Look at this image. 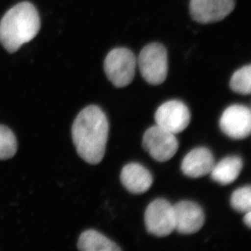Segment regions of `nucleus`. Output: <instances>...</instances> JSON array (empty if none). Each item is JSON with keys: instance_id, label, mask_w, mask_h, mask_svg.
<instances>
[{"instance_id": "obj_5", "label": "nucleus", "mask_w": 251, "mask_h": 251, "mask_svg": "<svg viewBox=\"0 0 251 251\" xmlns=\"http://www.w3.org/2000/svg\"><path fill=\"white\" fill-rule=\"evenodd\" d=\"M142 146L145 151L156 161L166 162L177 152L179 143L175 134L156 125L145 132Z\"/></svg>"}, {"instance_id": "obj_9", "label": "nucleus", "mask_w": 251, "mask_h": 251, "mask_svg": "<svg viewBox=\"0 0 251 251\" xmlns=\"http://www.w3.org/2000/svg\"><path fill=\"white\" fill-rule=\"evenodd\" d=\"M234 0H190L192 19L201 24L221 22L234 10Z\"/></svg>"}, {"instance_id": "obj_1", "label": "nucleus", "mask_w": 251, "mask_h": 251, "mask_svg": "<svg viewBox=\"0 0 251 251\" xmlns=\"http://www.w3.org/2000/svg\"><path fill=\"white\" fill-rule=\"evenodd\" d=\"M108 133V120L100 107L90 105L81 110L72 127V138L79 156L88 164H100L105 155Z\"/></svg>"}, {"instance_id": "obj_11", "label": "nucleus", "mask_w": 251, "mask_h": 251, "mask_svg": "<svg viewBox=\"0 0 251 251\" xmlns=\"http://www.w3.org/2000/svg\"><path fill=\"white\" fill-rule=\"evenodd\" d=\"M214 165L215 158L211 151L205 147H198L183 159L181 171L189 177H202L211 173Z\"/></svg>"}, {"instance_id": "obj_8", "label": "nucleus", "mask_w": 251, "mask_h": 251, "mask_svg": "<svg viewBox=\"0 0 251 251\" xmlns=\"http://www.w3.org/2000/svg\"><path fill=\"white\" fill-rule=\"evenodd\" d=\"M220 127L225 135L232 139H244L249 137L251 130L249 107L241 104L229 106L221 116Z\"/></svg>"}, {"instance_id": "obj_7", "label": "nucleus", "mask_w": 251, "mask_h": 251, "mask_svg": "<svg viewBox=\"0 0 251 251\" xmlns=\"http://www.w3.org/2000/svg\"><path fill=\"white\" fill-rule=\"evenodd\" d=\"M190 110L184 102L179 100L164 102L154 115L157 126L173 134L185 130L190 125Z\"/></svg>"}, {"instance_id": "obj_13", "label": "nucleus", "mask_w": 251, "mask_h": 251, "mask_svg": "<svg viewBox=\"0 0 251 251\" xmlns=\"http://www.w3.org/2000/svg\"><path fill=\"white\" fill-rule=\"evenodd\" d=\"M243 168V161L239 156H228L214 165L211 174L212 180L222 185L234 182Z\"/></svg>"}, {"instance_id": "obj_17", "label": "nucleus", "mask_w": 251, "mask_h": 251, "mask_svg": "<svg viewBox=\"0 0 251 251\" xmlns=\"http://www.w3.org/2000/svg\"><path fill=\"white\" fill-rule=\"evenodd\" d=\"M231 206L235 211L246 213L251 211V186H245L235 190L231 196Z\"/></svg>"}, {"instance_id": "obj_4", "label": "nucleus", "mask_w": 251, "mask_h": 251, "mask_svg": "<svg viewBox=\"0 0 251 251\" xmlns=\"http://www.w3.org/2000/svg\"><path fill=\"white\" fill-rule=\"evenodd\" d=\"M103 67L106 76L116 87H126L134 78L137 58L128 48H114L105 58Z\"/></svg>"}, {"instance_id": "obj_16", "label": "nucleus", "mask_w": 251, "mask_h": 251, "mask_svg": "<svg viewBox=\"0 0 251 251\" xmlns=\"http://www.w3.org/2000/svg\"><path fill=\"white\" fill-rule=\"evenodd\" d=\"M17 138L7 126L0 125V159H7L17 153Z\"/></svg>"}, {"instance_id": "obj_12", "label": "nucleus", "mask_w": 251, "mask_h": 251, "mask_svg": "<svg viewBox=\"0 0 251 251\" xmlns=\"http://www.w3.org/2000/svg\"><path fill=\"white\" fill-rule=\"evenodd\" d=\"M121 181L129 192L142 195L151 187L153 177L150 171L142 164L130 163L121 171Z\"/></svg>"}, {"instance_id": "obj_3", "label": "nucleus", "mask_w": 251, "mask_h": 251, "mask_svg": "<svg viewBox=\"0 0 251 251\" xmlns=\"http://www.w3.org/2000/svg\"><path fill=\"white\" fill-rule=\"evenodd\" d=\"M137 64L147 83L152 85L164 83L168 73L166 48L161 43H150L140 53Z\"/></svg>"}, {"instance_id": "obj_15", "label": "nucleus", "mask_w": 251, "mask_h": 251, "mask_svg": "<svg viewBox=\"0 0 251 251\" xmlns=\"http://www.w3.org/2000/svg\"><path fill=\"white\" fill-rule=\"evenodd\" d=\"M230 88L233 92L250 95L251 92V66L242 67L235 72L230 81Z\"/></svg>"}, {"instance_id": "obj_10", "label": "nucleus", "mask_w": 251, "mask_h": 251, "mask_svg": "<svg viewBox=\"0 0 251 251\" xmlns=\"http://www.w3.org/2000/svg\"><path fill=\"white\" fill-rule=\"evenodd\" d=\"M175 230L180 234H194L205 223V215L201 206L191 201H180L173 206Z\"/></svg>"}, {"instance_id": "obj_6", "label": "nucleus", "mask_w": 251, "mask_h": 251, "mask_svg": "<svg viewBox=\"0 0 251 251\" xmlns=\"http://www.w3.org/2000/svg\"><path fill=\"white\" fill-rule=\"evenodd\" d=\"M147 232L159 237H167L175 230L173 206L164 199H155L148 205L145 212Z\"/></svg>"}, {"instance_id": "obj_2", "label": "nucleus", "mask_w": 251, "mask_h": 251, "mask_svg": "<svg viewBox=\"0 0 251 251\" xmlns=\"http://www.w3.org/2000/svg\"><path fill=\"white\" fill-rule=\"evenodd\" d=\"M40 25L36 7L30 2H20L0 22V43L8 52H15L38 34Z\"/></svg>"}, {"instance_id": "obj_14", "label": "nucleus", "mask_w": 251, "mask_h": 251, "mask_svg": "<svg viewBox=\"0 0 251 251\" xmlns=\"http://www.w3.org/2000/svg\"><path fill=\"white\" fill-rule=\"evenodd\" d=\"M77 247L81 251H119L111 240L95 230H87L81 233L77 242Z\"/></svg>"}, {"instance_id": "obj_18", "label": "nucleus", "mask_w": 251, "mask_h": 251, "mask_svg": "<svg viewBox=\"0 0 251 251\" xmlns=\"http://www.w3.org/2000/svg\"><path fill=\"white\" fill-rule=\"evenodd\" d=\"M244 223L247 225V227H251V211H247L245 214Z\"/></svg>"}]
</instances>
